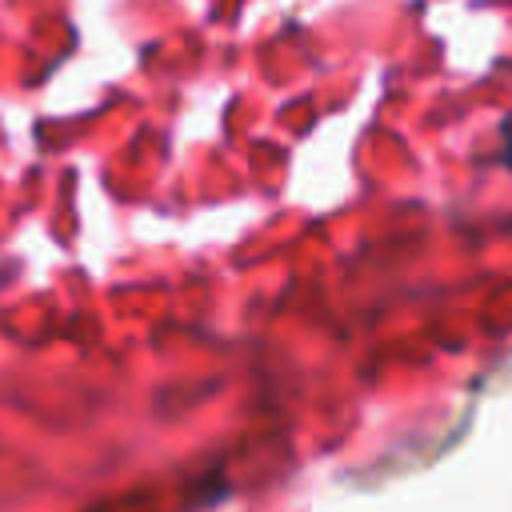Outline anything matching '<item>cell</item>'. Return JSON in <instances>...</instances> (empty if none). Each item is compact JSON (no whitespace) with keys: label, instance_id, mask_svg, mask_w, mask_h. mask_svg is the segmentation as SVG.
I'll return each mask as SVG.
<instances>
[{"label":"cell","instance_id":"6da1fadb","mask_svg":"<svg viewBox=\"0 0 512 512\" xmlns=\"http://www.w3.org/2000/svg\"><path fill=\"white\" fill-rule=\"evenodd\" d=\"M500 132H504V164L512 168V116L504 120V128H500Z\"/></svg>","mask_w":512,"mask_h":512}]
</instances>
